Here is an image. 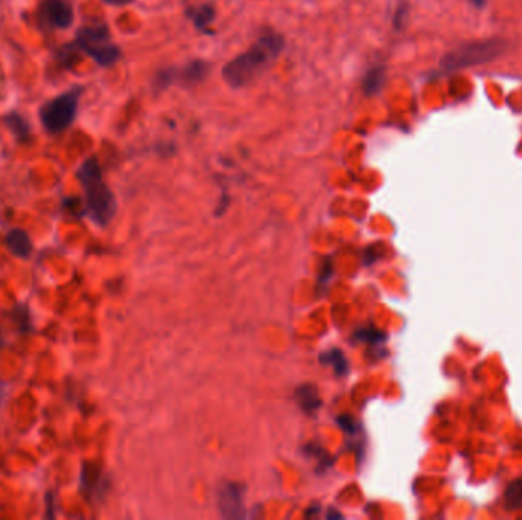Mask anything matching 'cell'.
Returning <instances> with one entry per match:
<instances>
[{
    "instance_id": "6da1fadb",
    "label": "cell",
    "mask_w": 522,
    "mask_h": 520,
    "mask_svg": "<svg viewBox=\"0 0 522 520\" xmlns=\"http://www.w3.org/2000/svg\"><path fill=\"white\" fill-rule=\"evenodd\" d=\"M284 49V38L277 32H266L246 52L232 58L223 67V80L232 88H242L260 78Z\"/></svg>"
},
{
    "instance_id": "7a4b0ae2",
    "label": "cell",
    "mask_w": 522,
    "mask_h": 520,
    "mask_svg": "<svg viewBox=\"0 0 522 520\" xmlns=\"http://www.w3.org/2000/svg\"><path fill=\"white\" fill-rule=\"evenodd\" d=\"M86 193V206L92 220L100 226H106L116 212V200L112 191L102 182L100 163L96 157H91L80 167L77 173Z\"/></svg>"
},
{
    "instance_id": "3957f363",
    "label": "cell",
    "mask_w": 522,
    "mask_h": 520,
    "mask_svg": "<svg viewBox=\"0 0 522 520\" xmlns=\"http://www.w3.org/2000/svg\"><path fill=\"white\" fill-rule=\"evenodd\" d=\"M77 46L100 66H112L121 57L120 47L112 42L106 25L82 26L77 31Z\"/></svg>"
},
{
    "instance_id": "277c9868",
    "label": "cell",
    "mask_w": 522,
    "mask_h": 520,
    "mask_svg": "<svg viewBox=\"0 0 522 520\" xmlns=\"http://www.w3.org/2000/svg\"><path fill=\"white\" fill-rule=\"evenodd\" d=\"M80 91H69L55 97L40 108L41 124L49 133H60L69 128L78 112Z\"/></svg>"
},
{
    "instance_id": "5b68a950",
    "label": "cell",
    "mask_w": 522,
    "mask_h": 520,
    "mask_svg": "<svg viewBox=\"0 0 522 520\" xmlns=\"http://www.w3.org/2000/svg\"><path fill=\"white\" fill-rule=\"evenodd\" d=\"M503 51L504 43L501 40H484V42L463 45L451 51L442 60V64L446 69H463V67L489 63Z\"/></svg>"
},
{
    "instance_id": "8992f818",
    "label": "cell",
    "mask_w": 522,
    "mask_h": 520,
    "mask_svg": "<svg viewBox=\"0 0 522 520\" xmlns=\"http://www.w3.org/2000/svg\"><path fill=\"white\" fill-rule=\"evenodd\" d=\"M40 19L52 28L67 29L73 22V8L67 0H45L40 6Z\"/></svg>"
},
{
    "instance_id": "52a82bcc",
    "label": "cell",
    "mask_w": 522,
    "mask_h": 520,
    "mask_svg": "<svg viewBox=\"0 0 522 520\" xmlns=\"http://www.w3.org/2000/svg\"><path fill=\"white\" fill-rule=\"evenodd\" d=\"M243 493L238 485L226 484L218 493V506L225 517H240L243 510Z\"/></svg>"
},
{
    "instance_id": "ba28073f",
    "label": "cell",
    "mask_w": 522,
    "mask_h": 520,
    "mask_svg": "<svg viewBox=\"0 0 522 520\" xmlns=\"http://www.w3.org/2000/svg\"><path fill=\"white\" fill-rule=\"evenodd\" d=\"M6 246L14 255L19 258H27L32 252V243L30 235L22 229H12L6 235Z\"/></svg>"
},
{
    "instance_id": "9c48e42d",
    "label": "cell",
    "mask_w": 522,
    "mask_h": 520,
    "mask_svg": "<svg viewBox=\"0 0 522 520\" xmlns=\"http://www.w3.org/2000/svg\"><path fill=\"white\" fill-rule=\"evenodd\" d=\"M209 73V64L205 61H192L181 72V78L183 84H197L206 78Z\"/></svg>"
},
{
    "instance_id": "30bf717a",
    "label": "cell",
    "mask_w": 522,
    "mask_h": 520,
    "mask_svg": "<svg viewBox=\"0 0 522 520\" xmlns=\"http://www.w3.org/2000/svg\"><path fill=\"white\" fill-rule=\"evenodd\" d=\"M385 84V69L382 66H376L371 67V69L367 72L365 78H363V92H365L368 97L371 95H376L382 91V87Z\"/></svg>"
},
{
    "instance_id": "8fae6325",
    "label": "cell",
    "mask_w": 522,
    "mask_h": 520,
    "mask_svg": "<svg viewBox=\"0 0 522 520\" xmlns=\"http://www.w3.org/2000/svg\"><path fill=\"white\" fill-rule=\"evenodd\" d=\"M504 504L507 510L522 508V479L510 482L504 493Z\"/></svg>"
},
{
    "instance_id": "7c38bea8",
    "label": "cell",
    "mask_w": 522,
    "mask_h": 520,
    "mask_svg": "<svg viewBox=\"0 0 522 520\" xmlns=\"http://www.w3.org/2000/svg\"><path fill=\"white\" fill-rule=\"evenodd\" d=\"M6 124H8V127L11 128V132L17 136L19 139H26L27 136H30L31 133V128H30V124L22 118V116L17 115V113H11L6 116Z\"/></svg>"
},
{
    "instance_id": "4fadbf2b",
    "label": "cell",
    "mask_w": 522,
    "mask_h": 520,
    "mask_svg": "<svg viewBox=\"0 0 522 520\" xmlns=\"http://www.w3.org/2000/svg\"><path fill=\"white\" fill-rule=\"evenodd\" d=\"M191 17L197 28L203 31L212 22V19H214V8L211 5H202L201 8H197L192 12Z\"/></svg>"
},
{
    "instance_id": "5bb4252c",
    "label": "cell",
    "mask_w": 522,
    "mask_h": 520,
    "mask_svg": "<svg viewBox=\"0 0 522 520\" xmlns=\"http://www.w3.org/2000/svg\"><path fill=\"white\" fill-rule=\"evenodd\" d=\"M298 397H299V403L304 409H316L321 405L319 400H318V395H316L315 389L312 386L310 388H301L298 391Z\"/></svg>"
},
{
    "instance_id": "9a60e30c",
    "label": "cell",
    "mask_w": 522,
    "mask_h": 520,
    "mask_svg": "<svg viewBox=\"0 0 522 520\" xmlns=\"http://www.w3.org/2000/svg\"><path fill=\"white\" fill-rule=\"evenodd\" d=\"M326 360V364H332L334 366L336 371H338L339 374L345 373L347 371V362H345V357H343L342 353L338 351V350H333L330 351L328 354H326L324 357H321Z\"/></svg>"
},
{
    "instance_id": "2e32d148",
    "label": "cell",
    "mask_w": 522,
    "mask_h": 520,
    "mask_svg": "<svg viewBox=\"0 0 522 520\" xmlns=\"http://www.w3.org/2000/svg\"><path fill=\"white\" fill-rule=\"evenodd\" d=\"M104 2L109 5H115V6H124V5L132 3L133 0H104Z\"/></svg>"
},
{
    "instance_id": "e0dca14e",
    "label": "cell",
    "mask_w": 522,
    "mask_h": 520,
    "mask_svg": "<svg viewBox=\"0 0 522 520\" xmlns=\"http://www.w3.org/2000/svg\"><path fill=\"white\" fill-rule=\"evenodd\" d=\"M472 2L477 3V5H481V3H483V0H472Z\"/></svg>"
}]
</instances>
